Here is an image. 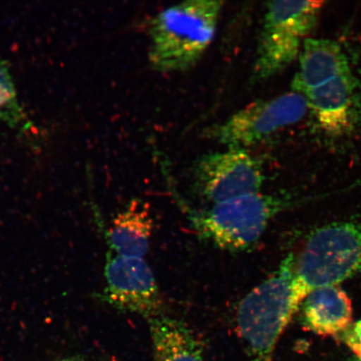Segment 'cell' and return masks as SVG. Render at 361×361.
Listing matches in <instances>:
<instances>
[{
    "mask_svg": "<svg viewBox=\"0 0 361 361\" xmlns=\"http://www.w3.org/2000/svg\"><path fill=\"white\" fill-rule=\"evenodd\" d=\"M349 74L348 58L340 44L331 39L308 38L300 51V71L293 80V92L301 93L336 76Z\"/></svg>",
    "mask_w": 361,
    "mask_h": 361,
    "instance_id": "10",
    "label": "cell"
},
{
    "mask_svg": "<svg viewBox=\"0 0 361 361\" xmlns=\"http://www.w3.org/2000/svg\"><path fill=\"white\" fill-rule=\"evenodd\" d=\"M346 343L355 355V361H361V320L355 324L353 329L346 337Z\"/></svg>",
    "mask_w": 361,
    "mask_h": 361,
    "instance_id": "15",
    "label": "cell"
},
{
    "mask_svg": "<svg viewBox=\"0 0 361 361\" xmlns=\"http://www.w3.org/2000/svg\"><path fill=\"white\" fill-rule=\"evenodd\" d=\"M286 201L259 192L216 203L204 210L186 209L189 222L202 240L238 252L259 240L270 221L287 206Z\"/></svg>",
    "mask_w": 361,
    "mask_h": 361,
    "instance_id": "4",
    "label": "cell"
},
{
    "mask_svg": "<svg viewBox=\"0 0 361 361\" xmlns=\"http://www.w3.org/2000/svg\"><path fill=\"white\" fill-rule=\"evenodd\" d=\"M323 1H273L268 4L254 67L255 80L286 69L301 51L317 22Z\"/></svg>",
    "mask_w": 361,
    "mask_h": 361,
    "instance_id": "5",
    "label": "cell"
},
{
    "mask_svg": "<svg viewBox=\"0 0 361 361\" xmlns=\"http://www.w3.org/2000/svg\"><path fill=\"white\" fill-rule=\"evenodd\" d=\"M0 121L13 128L28 130L30 123L18 101L12 76L6 63L0 59Z\"/></svg>",
    "mask_w": 361,
    "mask_h": 361,
    "instance_id": "14",
    "label": "cell"
},
{
    "mask_svg": "<svg viewBox=\"0 0 361 361\" xmlns=\"http://www.w3.org/2000/svg\"><path fill=\"white\" fill-rule=\"evenodd\" d=\"M147 322L157 361H206L202 343L183 320L161 313Z\"/></svg>",
    "mask_w": 361,
    "mask_h": 361,
    "instance_id": "12",
    "label": "cell"
},
{
    "mask_svg": "<svg viewBox=\"0 0 361 361\" xmlns=\"http://www.w3.org/2000/svg\"><path fill=\"white\" fill-rule=\"evenodd\" d=\"M308 107L304 94L295 92L254 102L211 128L207 135L228 147L246 148L299 123Z\"/></svg>",
    "mask_w": 361,
    "mask_h": 361,
    "instance_id": "6",
    "label": "cell"
},
{
    "mask_svg": "<svg viewBox=\"0 0 361 361\" xmlns=\"http://www.w3.org/2000/svg\"><path fill=\"white\" fill-rule=\"evenodd\" d=\"M355 79L352 74L336 76L304 94L316 120L329 134L341 135L350 128Z\"/></svg>",
    "mask_w": 361,
    "mask_h": 361,
    "instance_id": "9",
    "label": "cell"
},
{
    "mask_svg": "<svg viewBox=\"0 0 361 361\" xmlns=\"http://www.w3.org/2000/svg\"><path fill=\"white\" fill-rule=\"evenodd\" d=\"M295 262L288 255L238 305L236 331L250 361H273L279 338L295 314L292 286Z\"/></svg>",
    "mask_w": 361,
    "mask_h": 361,
    "instance_id": "3",
    "label": "cell"
},
{
    "mask_svg": "<svg viewBox=\"0 0 361 361\" xmlns=\"http://www.w3.org/2000/svg\"><path fill=\"white\" fill-rule=\"evenodd\" d=\"M58 361H84V360H81L80 359H75V358H66V359H63V360H58Z\"/></svg>",
    "mask_w": 361,
    "mask_h": 361,
    "instance_id": "16",
    "label": "cell"
},
{
    "mask_svg": "<svg viewBox=\"0 0 361 361\" xmlns=\"http://www.w3.org/2000/svg\"><path fill=\"white\" fill-rule=\"evenodd\" d=\"M302 304L305 326L316 335H338L350 327L353 319L350 297L338 286L311 292Z\"/></svg>",
    "mask_w": 361,
    "mask_h": 361,
    "instance_id": "11",
    "label": "cell"
},
{
    "mask_svg": "<svg viewBox=\"0 0 361 361\" xmlns=\"http://www.w3.org/2000/svg\"><path fill=\"white\" fill-rule=\"evenodd\" d=\"M105 278L101 300L113 308L146 319L164 313L159 288L145 259L109 254Z\"/></svg>",
    "mask_w": 361,
    "mask_h": 361,
    "instance_id": "8",
    "label": "cell"
},
{
    "mask_svg": "<svg viewBox=\"0 0 361 361\" xmlns=\"http://www.w3.org/2000/svg\"><path fill=\"white\" fill-rule=\"evenodd\" d=\"M153 228L150 207L133 200L113 220L107 241L115 255L144 259L150 247Z\"/></svg>",
    "mask_w": 361,
    "mask_h": 361,
    "instance_id": "13",
    "label": "cell"
},
{
    "mask_svg": "<svg viewBox=\"0 0 361 361\" xmlns=\"http://www.w3.org/2000/svg\"><path fill=\"white\" fill-rule=\"evenodd\" d=\"M360 274L361 216L315 229L295 262L292 286L293 312H297L311 292L336 286Z\"/></svg>",
    "mask_w": 361,
    "mask_h": 361,
    "instance_id": "2",
    "label": "cell"
},
{
    "mask_svg": "<svg viewBox=\"0 0 361 361\" xmlns=\"http://www.w3.org/2000/svg\"><path fill=\"white\" fill-rule=\"evenodd\" d=\"M224 2L188 0L152 20L149 61L159 72L183 71L200 61L214 39Z\"/></svg>",
    "mask_w": 361,
    "mask_h": 361,
    "instance_id": "1",
    "label": "cell"
},
{
    "mask_svg": "<svg viewBox=\"0 0 361 361\" xmlns=\"http://www.w3.org/2000/svg\"><path fill=\"white\" fill-rule=\"evenodd\" d=\"M194 189L210 205L261 192L264 182L263 168L246 148L203 155L193 173Z\"/></svg>",
    "mask_w": 361,
    "mask_h": 361,
    "instance_id": "7",
    "label": "cell"
}]
</instances>
